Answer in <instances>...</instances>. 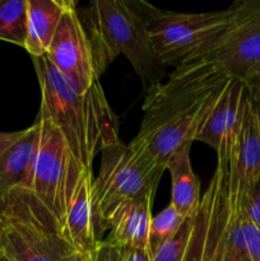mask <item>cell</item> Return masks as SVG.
<instances>
[{
	"mask_svg": "<svg viewBox=\"0 0 260 261\" xmlns=\"http://www.w3.org/2000/svg\"><path fill=\"white\" fill-rule=\"evenodd\" d=\"M232 76L216 63L177 66L147 91L143 120L133 142L166 171L170 158L195 142Z\"/></svg>",
	"mask_w": 260,
	"mask_h": 261,
	"instance_id": "cell-1",
	"label": "cell"
},
{
	"mask_svg": "<svg viewBox=\"0 0 260 261\" xmlns=\"http://www.w3.org/2000/svg\"><path fill=\"white\" fill-rule=\"evenodd\" d=\"M240 130V129H239ZM237 133L217 149V167L193 217L184 261H252L260 227L242 208L244 186L236 165Z\"/></svg>",
	"mask_w": 260,
	"mask_h": 261,
	"instance_id": "cell-2",
	"label": "cell"
},
{
	"mask_svg": "<svg viewBox=\"0 0 260 261\" xmlns=\"http://www.w3.org/2000/svg\"><path fill=\"white\" fill-rule=\"evenodd\" d=\"M41 87L40 119L63 135L74 160L92 173L97 153L120 142L119 119L99 82L84 93L76 91L46 56L32 58Z\"/></svg>",
	"mask_w": 260,
	"mask_h": 261,
	"instance_id": "cell-3",
	"label": "cell"
},
{
	"mask_svg": "<svg viewBox=\"0 0 260 261\" xmlns=\"http://www.w3.org/2000/svg\"><path fill=\"white\" fill-rule=\"evenodd\" d=\"M144 0H94L88 9H78L98 78L119 55H124L145 91L161 83L167 66L153 51L147 31Z\"/></svg>",
	"mask_w": 260,
	"mask_h": 261,
	"instance_id": "cell-4",
	"label": "cell"
},
{
	"mask_svg": "<svg viewBox=\"0 0 260 261\" xmlns=\"http://www.w3.org/2000/svg\"><path fill=\"white\" fill-rule=\"evenodd\" d=\"M4 214L0 254L9 261H61L74 251L55 217L27 189H14L0 200Z\"/></svg>",
	"mask_w": 260,
	"mask_h": 261,
	"instance_id": "cell-5",
	"label": "cell"
},
{
	"mask_svg": "<svg viewBox=\"0 0 260 261\" xmlns=\"http://www.w3.org/2000/svg\"><path fill=\"white\" fill-rule=\"evenodd\" d=\"M165 170L134 142L105 148L101 168L92 184V201L97 231L109 229L117 209L132 200L154 196Z\"/></svg>",
	"mask_w": 260,
	"mask_h": 261,
	"instance_id": "cell-6",
	"label": "cell"
},
{
	"mask_svg": "<svg viewBox=\"0 0 260 261\" xmlns=\"http://www.w3.org/2000/svg\"><path fill=\"white\" fill-rule=\"evenodd\" d=\"M232 9L203 13H176L147 4V31L158 60L177 66L199 60L221 36Z\"/></svg>",
	"mask_w": 260,
	"mask_h": 261,
	"instance_id": "cell-7",
	"label": "cell"
},
{
	"mask_svg": "<svg viewBox=\"0 0 260 261\" xmlns=\"http://www.w3.org/2000/svg\"><path fill=\"white\" fill-rule=\"evenodd\" d=\"M38 144L30 177V190L55 217L63 231L66 212L84 170L74 160L61 133L51 122L38 117Z\"/></svg>",
	"mask_w": 260,
	"mask_h": 261,
	"instance_id": "cell-8",
	"label": "cell"
},
{
	"mask_svg": "<svg viewBox=\"0 0 260 261\" xmlns=\"http://www.w3.org/2000/svg\"><path fill=\"white\" fill-rule=\"evenodd\" d=\"M228 24L199 60L216 63L232 78L247 82L260 75V0L231 5Z\"/></svg>",
	"mask_w": 260,
	"mask_h": 261,
	"instance_id": "cell-9",
	"label": "cell"
},
{
	"mask_svg": "<svg viewBox=\"0 0 260 261\" xmlns=\"http://www.w3.org/2000/svg\"><path fill=\"white\" fill-rule=\"evenodd\" d=\"M45 56L81 93L99 81L91 43L79 19L75 2L70 0Z\"/></svg>",
	"mask_w": 260,
	"mask_h": 261,
	"instance_id": "cell-10",
	"label": "cell"
},
{
	"mask_svg": "<svg viewBox=\"0 0 260 261\" xmlns=\"http://www.w3.org/2000/svg\"><path fill=\"white\" fill-rule=\"evenodd\" d=\"M92 184L93 175L84 171L63 226V234L66 241L88 256L101 242L92 201Z\"/></svg>",
	"mask_w": 260,
	"mask_h": 261,
	"instance_id": "cell-11",
	"label": "cell"
},
{
	"mask_svg": "<svg viewBox=\"0 0 260 261\" xmlns=\"http://www.w3.org/2000/svg\"><path fill=\"white\" fill-rule=\"evenodd\" d=\"M246 97V82L232 78L199 132L195 142L205 143L217 152L227 137L239 133Z\"/></svg>",
	"mask_w": 260,
	"mask_h": 261,
	"instance_id": "cell-12",
	"label": "cell"
},
{
	"mask_svg": "<svg viewBox=\"0 0 260 261\" xmlns=\"http://www.w3.org/2000/svg\"><path fill=\"white\" fill-rule=\"evenodd\" d=\"M153 198L144 196L120 206L110 222L107 241L120 247H148Z\"/></svg>",
	"mask_w": 260,
	"mask_h": 261,
	"instance_id": "cell-13",
	"label": "cell"
},
{
	"mask_svg": "<svg viewBox=\"0 0 260 261\" xmlns=\"http://www.w3.org/2000/svg\"><path fill=\"white\" fill-rule=\"evenodd\" d=\"M70 0H27V40L32 58L45 56Z\"/></svg>",
	"mask_w": 260,
	"mask_h": 261,
	"instance_id": "cell-14",
	"label": "cell"
},
{
	"mask_svg": "<svg viewBox=\"0 0 260 261\" xmlns=\"http://www.w3.org/2000/svg\"><path fill=\"white\" fill-rule=\"evenodd\" d=\"M38 144V126L33 124L25 134L0 157V200L18 188H24L30 177Z\"/></svg>",
	"mask_w": 260,
	"mask_h": 261,
	"instance_id": "cell-15",
	"label": "cell"
},
{
	"mask_svg": "<svg viewBox=\"0 0 260 261\" xmlns=\"http://www.w3.org/2000/svg\"><path fill=\"white\" fill-rule=\"evenodd\" d=\"M190 148H181L170 158L166 170L170 171L172 181L171 205L184 217H194L199 203V181L193 170L190 160Z\"/></svg>",
	"mask_w": 260,
	"mask_h": 261,
	"instance_id": "cell-16",
	"label": "cell"
},
{
	"mask_svg": "<svg viewBox=\"0 0 260 261\" xmlns=\"http://www.w3.org/2000/svg\"><path fill=\"white\" fill-rule=\"evenodd\" d=\"M236 165L244 190L260 177V130L252 112L249 88L236 138Z\"/></svg>",
	"mask_w": 260,
	"mask_h": 261,
	"instance_id": "cell-17",
	"label": "cell"
},
{
	"mask_svg": "<svg viewBox=\"0 0 260 261\" xmlns=\"http://www.w3.org/2000/svg\"><path fill=\"white\" fill-rule=\"evenodd\" d=\"M0 40L24 47L27 0H0Z\"/></svg>",
	"mask_w": 260,
	"mask_h": 261,
	"instance_id": "cell-18",
	"label": "cell"
},
{
	"mask_svg": "<svg viewBox=\"0 0 260 261\" xmlns=\"http://www.w3.org/2000/svg\"><path fill=\"white\" fill-rule=\"evenodd\" d=\"M184 218L172 205H167L162 212L154 216L150 222L149 228V240H148V247H149L150 255L161 246L172 239L178 229L183 226Z\"/></svg>",
	"mask_w": 260,
	"mask_h": 261,
	"instance_id": "cell-19",
	"label": "cell"
},
{
	"mask_svg": "<svg viewBox=\"0 0 260 261\" xmlns=\"http://www.w3.org/2000/svg\"><path fill=\"white\" fill-rule=\"evenodd\" d=\"M191 224L193 217L185 218L177 233L153 252L152 261H184L190 237Z\"/></svg>",
	"mask_w": 260,
	"mask_h": 261,
	"instance_id": "cell-20",
	"label": "cell"
},
{
	"mask_svg": "<svg viewBox=\"0 0 260 261\" xmlns=\"http://www.w3.org/2000/svg\"><path fill=\"white\" fill-rule=\"evenodd\" d=\"M242 208L245 216L255 224L260 227V177L251 186L246 189L242 196Z\"/></svg>",
	"mask_w": 260,
	"mask_h": 261,
	"instance_id": "cell-21",
	"label": "cell"
},
{
	"mask_svg": "<svg viewBox=\"0 0 260 261\" xmlns=\"http://www.w3.org/2000/svg\"><path fill=\"white\" fill-rule=\"evenodd\" d=\"M91 261H125L124 249L111 244L107 240L101 241L94 251L89 255Z\"/></svg>",
	"mask_w": 260,
	"mask_h": 261,
	"instance_id": "cell-22",
	"label": "cell"
},
{
	"mask_svg": "<svg viewBox=\"0 0 260 261\" xmlns=\"http://www.w3.org/2000/svg\"><path fill=\"white\" fill-rule=\"evenodd\" d=\"M247 88H249L250 102H251L252 112L256 119L257 126L260 130V76H254L250 81L246 82Z\"/></svg>",
	"mask_w": 260,
	"mask_h": 261,
	"instance_id": "cell-23",
	"label": "cell"
},
{
	"mask_svg": "<svg viewBox=\"0 0 260 261\" xmlns=\"http://www.w3.org/2000/svg\"><path fill=\"white\" fill-rule=\"evenodd\" d=\"M125 261H152L149 247H122Z\"/></svg>",
	"mask_w": 260,
	"mask_h": 261,
	"instance_id": "cell-24",
	"label": "cell"
},
{
	"mask_svg": "<svg viewBox=\"0 0 260 261\" xmlns=\"http://www.w3.org/2000/svg\"><path fill=\"white\" fill-rule=\"evenodd\" d=\"M24 134L25 129L13 133H0V157H2L8 149H10V148H12Z\"/></svg>",
	"mask_w": 260,
	"mask_h": 261,
	"instance_id": "cell-25",
	"label": "cell"
},
{
	"mask_svg": "<svg viewBox=\"0 0 260 261\" xmlns=\"http://www.w3.org/2000/svg\"><path fill=\"white\" fill-rule=\"evenodd\" d=\"M61 261H91L89 260L88 255L83 254V252L78 251V250H74L70 254L66 255L65 257H63Z\"/></svg>",
	"mask_w": 260,
	"mask_h": 261,
	"instance_id": "cell-26",
	"label": "cell"
},
{
	"mask_svg": "<svg viewBox=\"0 0 260 261\" xmlns=\"http://www.w3.org/2000/svg\"><path fill=\"white\" fill-rule=\"evenodd\" d=\"M3 222H4V214H3L2 209H0V231H2V227H3Z\"/></svg>",
	"mask_w": 260,
	"mask_h": 261,
	"instance_id": "cell-27",
	"label": "cell"
},
{
	"mask_svg": "<svg viewBox=\"0 0 260 261\" xmlns=\"http://www.w3.org/2000/svg\"><path fill=\"white\" fill-rule=\"evenodd\" d=\"M0 261H9V260H8L7 257H5V256H3V255L0 254Z\"/></svg>",
	"mask_w": 260,
	"mask_h": 261,
	"instance_id": "cell-28",
	"label": "cell"
},
{
	"mask_svg": "<svg viewBox=\"0 0 260 261\" xmlns=\"http://www.w3.org/2000/svg\"><path fill=\"white\" fill-rule=\"evenodd\" d=\"M259 76H260V75H259Z\"/></svg>",
	"mask_w": 260,
	"mask_h": 261,
	"instance_id": "cell-29",
	"label": "cell"
}]
</instances>
